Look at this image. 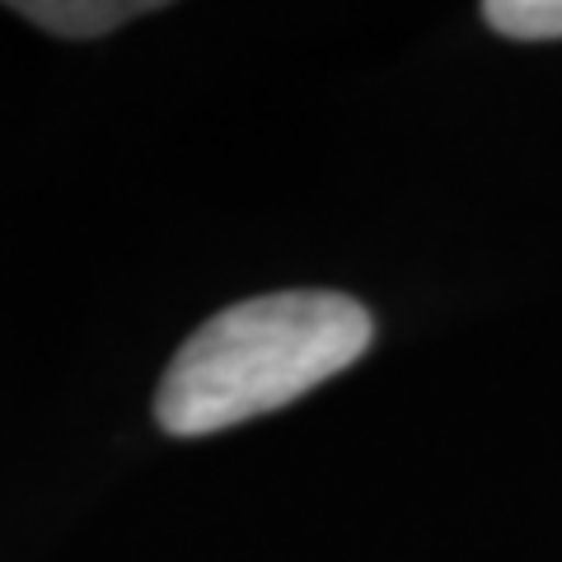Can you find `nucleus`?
Here are the masks:
<instances>
[{
  "label": "nucleus",
  "instance_id": "1",
  "mask_svg": "<svg viewBox=\"0 0 562 562\" xmlns=\"http://www.w3.org/2000/svg\"><path fill=\"white\" fill-rule=\"evenodd\" d=\"M375 319L342 291H277L211 314L155 390L169 436H211L277 413L366 357Z\"/></svg>",
  "mask_w": 562,
  "mask_h": 562
},
{
  "label": "nucleus",
  "instance_id": "2",
  "mask_svg": "<svg viewBox=\"0 0 562 562\" xmlns=\"http://www.w3.org/2000/svg\"><path fill=\"white\" fill-rule=\"evenodd\" d=\"M10 10L24 14L29 24L57 33V38H99V33H113L127 20H136V14H150L160 5H132V0H20Z\"/></svg>",
  "mask_w": 562,
  "mask_h": 562
},
{
  "label": "nucleus",
  "instance_id": "3",
  "mask_svg": "<svg viewBox=\"0 0 562 562\" xmlns=\"http://www.w3.org/2000/svg\"><path fill=\"white\" fill-rule=\"evenodd\" d=\"M483 20L506 38L549 43L562 38V0H487Z\"/></svg>",
  "mask_w": 562,
  "mask_h": 562
}]
</instances>
